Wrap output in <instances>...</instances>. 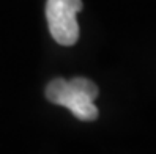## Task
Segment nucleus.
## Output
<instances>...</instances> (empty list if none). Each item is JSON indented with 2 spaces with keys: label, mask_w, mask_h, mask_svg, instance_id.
Instances as JSON below:
<instances>
[{
  "label": "nucleus",
  "mask_w": 156,
  "mask_h": 154,
  "mask_svg": "<svg viewBox=\"0 0 156 154\" xmlns=\"http://www.w3.org/2000/svg\"><path fill=\"white\" fill-rule=\"evenodd\" d=\"M46 98L52 104L66 107L77 120L93 121L98 118V108L93 102L98 98V87L85 77L54 79L46 87Z\"/></svg>",
  "instance_id": "1"
},
{
  "label": "nucleus",
  "mask_w": 156,
  "mask_h": 154,
  "mask_svg": "<svg viewBox=\"0 0 156 154\" xmlns=\"http://www.w3.org/2000/svg\"><path fill=\"white\" fill-rule=\"evenodd\" d=\"M82 10V0H48L46 17L52 38L62 46H73L79 39L76 14Z\"/></svg>",
  "instance_id": "2"
}]
</instances>
